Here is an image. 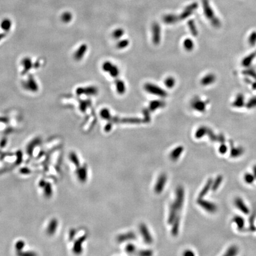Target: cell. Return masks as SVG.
<instances>
[{
	"label": "cell",
	"mask_w": 256,
	"mask_h": 256,
	"mask_svg": "<svg viewBox=\"0 0 256 256\" xmlns=\"http://www.w3.org/2000/svg\"><path fill=\"white\" fill-rule=\"evenodd\" d=\"M178 210L174 206L173 203H172L170 205V214L168 219V222L169 224H172L173 222L174 221L175 219L177 217V212Z\"/></svg>",
	"instance_id": "e0dca14e"
},
{
	"label": "cell",
	"mask_w": 256,
	"mask_h": 256,
	"mask_svg": "<svg viewBox=\"0 0 256 256\" xmlns=\"http://www.w3.org/2000/svg\"><path fill=\"white\" fill-rule=\"evenodd\" d=\"M136 235L133 232H129L126 234H121L117 237V241L118 243H123V241L136 239Z\"/></svg>",
	"instance_id": "7c38bea8"
},
{
	"label": "cell",
	"mask_w": 256,
	"mask_h": 256,
	"mask_svg": "<svg viewBox=\"0 0 256 256\" xmlns=\"http://www.w3.org/2000/svg\"><path fill=\"white\" fill-rule=\"evenodd\" d=\"M164 84L167 88H172L176 84V80L173 77L169 76L165 80Z\"/></svg>",
	"instance_id": "f1b7e54d"
},
{
	"label": "cell",
	"mask_w": 256,
	"mask_h": 256,
	"mask_svg": "<svg viewBox=\"0 0 256 256\" xmlns=\"http://www.w3.org/2000/svg\"><path fill=\"white\" fill-rule=\"evenodd\" d=\"M79 176L80 177V179L82 181H85L86 179V177H87V170L86 169H83L81 170V171L79 174Z\"/></svg>",
	"instance_id": "74e56055"
},
{
	"label": "cell",
	"mask_w": 256,
	"mask_h": 256,
	"mask_svg": "<svg viewBox=\"0 0 256 256\" xmlns=\"http://www.w3.org/2000/svg\"><path fill=\"white\" fill-rule=\"evenodd\" d=\"M191 107L200 112H203L205 110L206 104L205 102L202 101L198 97H195L191 102Z\"/></svg>",
	"instance_id": "ba28073f"
},
{
	"label": "cell",
	"mask_w": 256,
	"mask_h": 256,
	"mask_svg": "<svg viewBox=\"0 0 256 256\" xmlns=\"http://www.w3.org/2000/svg\"><path fill=\"white\" fill-rule=\"evenodd\" d=\"M103 69L105 72H108L110 73V76L112 77L116 78L119 75V69L117 66L112 64L110 62L107 61L104 62L103 65Z\"/></svg>",
	"instance_id": "5b68a950"
},
{
	"label": "cell",
	"mask_w": 256,
	"mask_h": 256,
	"mask_svg": "<svg viewBox=\"0 0 256 256\" xmlns=\"http://www.w3.org/2000/svg\"><path fill=\"white\" fill-rule=\"evenodd\" d=\"M187 24H188V26L189 28L190 31L191 35L194 36H196L198 34V30L196 28V24H195V23L194 20H190L187 22Z\"/></svg>",
	"instance_id": "7402d4cb"
},
{
	"label": "cell",
	"mask_w": 256,
	"mask_h": 256,
	"mask_svg": "<svg viewBox=\"0 0 256 256\" xmlns=\"http://www.w3.org/2000/svg\"><path fill=\"white\" fill-rule=\"evenodd\" d=\"M198 203L202 208L204 209L205 210L210 213H213L216 212L217 210V206L215 203H213L209 201L205 200L203 199V198L198 199Z\"/></svg>",
	"instance_id": "8992f818"
},
{
	"label": "cell",
	"mask_w": 256,
	"mask_h": 256,
	"mask_svg": "<svg viewBox=\"0 0 256 256\" xmlns=\"http://www.w3.org/2000/svg\"><path fill=\"white\" fill-rule=\"evenodd\" d=\"M163 21L168 24H174L177 21H179L177 16L174 14H167L163 17Z\"/></svg>",
	"instance_id": "d6986e66"
},
{
	"label": "cell",
	"mask_w": 256,
	"mask_h": 256,
	"mask_svg": "<svg viewBox=\"0 0 256 256\" xmlns=\"http://www.w3.org/2000/svg\"><path fill=\"white\" fill-rule=\"evenodd\" d=\"M206 134L208 135L209 136V138H210V139L212 141H216L218 140V137L213 133V132L212 131V130H210V129L208 128V131H207V133Z\"/></svg>",
	"instance_id": "e575fe53"
},
{
	"label": "cell",
	"mask_w": 256,
	"mask_h": 256,
	"mask_svg": "<svg viewBox=\"0 0 256 256\" xmlns=\"http://www.w3.org/2000/svg\"><path fill=\"white\" fill-rule=\"evenodd\" d=\"M145 90L152 95L159 96L160 97H166L167 93L162 88L152 83H146L143 87Z\"/></svg>",
	"instance_id": "7a4b0ae2"
},
{
	"label": "cell",
	"mask_w": 256,
	"mask_h": 256,
	"mask_svg": "<svg viewBox=\"0 0 256 256\" xmlns=\"http://www.w3.org/2000/svg\"><path fill=\"white\" fill-rule=\"evenodd\" d=\"M183 46L186 50L191 51L194 48V43L191 39L187 38L184 40Z\"/></svg>",
	"instance_id": "d4e9b609"
},
{
	"label": "cell",
	"mask_w": 256,
	"mask_h": 256,
	"mask_svg": "<svg viewBox=\"0 0 256 256\" xmlns=\"http://www.w3.org/2000/svg\"><path fill=\"white\" fill-rule=\"evenodd\" d=\"M123 35H124V30L122 28H117L116 30L114 31L112 33V36L115 39H118L121 38Z\"/></svg>",
	"instance_id": "f546056e"
},
{
	"label": "cell",
	"mask_w": 256,
	"mask_h": 256,
	"mask_svg": "<svg viewBox=\"0 0 256 256\" xmlns=\"http://www.w3.org/2000/svg\"><path fill=\"white\" fill-rule=\"evenodd\" d=\"M112 122H110V123H108L107 124H106V126H105V131H106V132H109V131H110L111 129H112Z\"/></svg>",
	"instance_id": "f6af8a7d"
},
{
	"label": "cell",
	"mask_w": 256,
	"mask_h": 256,
	"mask_svg": "<svg viewBox=\"0 0 256 256\" xmlns=\"http://www.w3.org/2000/svg\"><path fill=\"white\" fill-rule=\"evenodd\" d=\"M116 88L117 92L120 95H123L126 91V86L125 84L122 80H116Z\"/></svg>",
	"instance_id": "ac0fdd59"
},
{
	"label": "cell",
	"mask_w": 256,
	"mask_h": 256,
	"mask_svg": "<svg viewBox=\"0 0 256 256\" xmlns=\"http://www.w3.org/2000/svg\"><path fill=\"white\" fill-rule=\"evenodd\" d=\"M101 116L104 119L107 120H110L112 116L110 115V111L107 109H103L101 111Z\"/></svg>",
	"instance_id": "d6a6232c"
},
{
	"label": "cell",
	"mask_w": 256,
	"mask_h": 256,
	"mask_svg": "<svg viewBox=\"0 0 256 256\" xmlns=\"http://www.w3.org/2000/svg\"><path fill=\"white\" fill-rule=\"evenodd\" d=\"M152 254L153 253L151 250H142L139 253V255L142 256H151Z\"/></svg>",
	"instance_id": "f35d334b"
},
{
	"label": "cell",
	"mask_w": 256,
	"mask_h": 256,
	"mask_svg": "<svg viewBox=\"0 0 256 256\" xmlns=\"http://www.w3.org/2000/svg\"><path fill=\"white\" fill-rule=\"evenodd\" d=\"M56 221H52L51 222H50V226H49V230H48V232H49V233H50V234H52L53 233H54V231H55V227H56Z\"/></svg>",
	"instance_id": "8d00e7d4"
},
{
	"label": "cell",
	"mask_w": 256,
	"mask_h": 256,
	"mask_svg": "<svg viewBox=\"0 0 256 256\" xmlns=\"http://www.w3.org/2000/svg\"><path fill=\"white\" fill-rule=\"evenodd\" d=\"M207 131H208V128L205 127V126L200 127L199 129L196 131L195 133L196 138L198 139L202 138L204 135H205L207 133Z\"/></svg>",
	"instance_id": "484cf974"
},
{
	"label": "cell",
	"mask_w": 256,
	"mask_h": 256,
	"mask_svg": "<svg viewBox=\"0 0 256 256\" xmlns=\"http://www.w3.org/2000/svg\"><path fill=\"white\" fill-rule=\"evenodd\" d=\"M136 247L132 244H129L126 247V251L128 253H133L135 251Z\"/></svg>",
	"instance_id": "d590c367"
},
{
	"label": "cell",
	"mask_w": 256,
	"mask_h": 256,
	"mask_svg": "<svg viewBox=\"0 0 256 256\" xmlns=\"http://www.w3.org/2000/svg\"><path fill=\"white\" fill-rule=\"evenodd\" d=\"M183 255L185 256H193L195 255V253L191 250H186L183 253Z\"/></svg>",
	"instance_id": "ee69618b"
},
{
	"label": "cell",
	"mask_w": 256,
	"mask_h": 256,
	"mask_svg": "<svg viewBox=\"0 0 256 256\" xmlns=\"http://www.w3.org/2000/svg\"><path fill=\"white\" fill-rule=\"evenodd\" d=\"M238 249L237 246H232L230 247L225 253L224 256H236L238 254Z\"/></svg>",
	"instance_id": "83f0119b"
},
{
	"label": "cell",
	"mask_w": 256,
	"mask_h": 256,
	"mask_svg": "<svg viewBox=\"0 0 256 256\" xmlns=\"http://www.w3.org/2000/svg\"><path fill=\"white\" fill-rule=\"evenodd\" d=\"M45 192H46V195L47 196H50V193H51V190H50V186H46V190H45Z\"/></svg>",
	"instance_id": "bcb514c9"
},
{
	"label": "cell",
	"mask_w": 256,
	"mask_h": 256,
	"mask_svg": "<svg viewBox=\"0 0 256 256\" xmlns=\"http://www.w3.org/2000/svg\"><path fill=\"white\" fill-rule=\"evenodd\" d=\"M183 150L184 148L182 146H179L174 150H173L170 155L171 159L173 161H176L180 157L181 154L183 151Z\"/></svg>",
	"instance_id": "9a60e30c"
},
{
	"label": "cell",
	"mask_w": 256,
	"mask_h": 256,
	"mask_svg": "<svg viewBox=\"0 0 256 256\" xmlns=\"http://www.w3.org/2000/svg\"><path fill=\"white\" fill-rule=\"evenodd\" d=\"M227 147L225 144H222L219 148V151L221 154H225L227 152Z\"/></svg>",
	"instance_id": "ab89813d"
},
{
	"label": "cell",
	"mask_w": 256,
	"mask_h": 256,
	"mask_svg": "<svg viewBox=\"0 0 256 256\" xmlns=\"http://www.w3.org/2000/svg\"><path fill=\"white\" fill-rule=\"evenodd\" d=\"M234 203L237 208L241 212H242L243 213L246 215L249 213L250 212L249 209L241 198H239V197L236 198L234 200Z\"/></svg>",
	"instance_id": "8fae6325"
},
{
	"label": "cell",
	"mask_w": 256,
	"mask_h": 256,
	"mask_svg": "<svg viewBox=\"0 0 256 256\" xmlns=\"http://www.w3.org/2000/svg\"><path fill=\"white\" fill-rule=\"evenodd\" d=\"M253 174L256 179V165H254V167H253Z\"/></svg>",
	"instance_id": "c3c4849f"
},
{
	"label": "cell",
	"mask_w": 256,
	"mask_h": 256,
	"mask_svg": "<svg viewBox=\"0 0 256 256\" xmlns=\"http://www.w3.org/2000/svg\"><path fill=\"white\" fill-rule=\"evenodd\" d=\"M142 113H143V116H144V119H143L144 122L148 123L149 122H150L151 118H150V112H149V109H144L142 110Z\"/></svg>",
	"instance_id": "836d02e7"
},
{
	"label": "cell",
	"mask_w": 256,
	"mask_h": 256,
	"mask_svg": "<svg viewBox=\"0 0 256 256\" xmlns=\"http://www.w3.org/2000/svg\"><path fill=\"white\" fill-rule=\"evenodd\" d=\"M244 150L242 148H234L231 150V156L233 158L238 157L243 154Z\"/></svg>",
	"instance_id": "4316f807"
},
{
	"label": "cell",
	"mask_w": 256,
	"mask_h": 256,
	"mask_svg": "<svg viewBox=\"0 0 256 256\" xmlns=\"http://www.w3.org/2000/svg\"><path fill=\"white\" fill-rule=\"evenodd\" d=\"M2 26H4V29H9V28H10L11 26V23L10 21L7 20H6L3 21V23H2Z\"/></svg>",
	"instance_id": "60d3db41"
},
{
	"label": "cell",
	"mask_w": 256,
	"mask_h": 256,
	"mask_svg": "<svg viewBox=\"0 0 256 256\" xmlns=\"http://www.w3.org/2000/svg\"><path fill=\"white\" fill-rule=\"evenodd\" d=\"M71 19V14L68 13H66L65 14H64V15L62 16V19L65 21H68L70 20Z\"/></svg>",
	"instance_id": "7bdbcfd3"
},
{
	"label": "cell",
	"mask_w": 256,
	"mask_h": 256,
	"mask_svg": "<svg viewBox=\"0 0 256 256\" xmlns=\"http://www.w3.org/2000/svg\"><path fill=\"white\" fill-rule=\"evenodd\" d=\"M222 180H223V177L221 175H219V176H217V177L216 178L215 181H213V184H212V186L211 189L213 191H215L217 190V189L219 188V187L220 186Z\"/></svg>",
	"instance_id": "603a6c76"
},
{
	"label": "cell",
	"mask_w": 256,
	"mask_h": 256,
	"mask_svg": "<svg viewBox=\"0 0 256 256\" xmlns=\"http://www.w3.org/2000/svg\"><path fill=\"white\" fill-rule=\"evenodd\" d=\"M233 221L236 223V224L237 225L238 229H242L244 227V224H245V221H244V219H243V217H241L239 215H237V216L234 217Z\"/></svg>",
	"instance_id": "cb8c5ba5"
},
{
	"label": "cell",
	"mask_w": 256,
	"mask_h": 256,
	"mask_svg": "<svg viewBox=\"0 0 256 256\" xmlns=\"http://www.w3.org/2000/svg\"><path fill=\"white\" fill-rule=\"evenodd\" d=\"M180 220V217L179 215H177L173 223V228L171 230V233L173 236H176L178 234Z\"/></svg>",
	"instance_id": "44dd1931"
},
{
	"label": "cell",
	"mask_w": 256,
	"mask_h": 256,
	"mask_svg": "<svg viewBox=\"0 0 256 256\" xmlns=\"http://www.w3.org/2000/svg\"><path fill=\"white\" fill-rule=\"evenodd\" d=\"M129 44V41L127 39H123L121 41H119L117 45H116V47H117L119 49H122L125 47H127Z\"/></svg>",
	"instance_id": "1f68e13d"
},
{
	"label": "cell",
	"mask_w": 256,
	"mask_h": 256,
	"mask_svg": "<svg viewBox=\"0 0 256 256\" xmlns=\"http://www.w3.org/2000/svg\"><path fill=\"white\" fill-rule=\"evenodd\" d=\"M166 181H167V176L165 174H162L158 177L157 182L155 186L154 190L155 193L159 194L162 191Z\"/></svg>",
	"instance_id": "9c48e42d"
},
{
	"label": "cell",
	"mask_w": 256,
	"mask_h": 256,
	"mask_svg": "<svg viewBox=\"0 0 256 256\" xmlns=\"http://www.w3.org/2000/svg\"><path fill=\"white\" fill-rule=\"evenodd\" d=\"M152 41L154 45H158L161 40V28L157 22L153 23L152 25Z\"/></svg>",
	"instance_id": "3957f363"
},
{
	"label": "cell",
	"mask_w": 256,
	"mask_h": 256,
	"mask_svg": "<svg viewBox=\"0 0 256 256\" xmlns=\"http://www.w3.org/2000/svg\"><path fill=\"white\" fill-rule=\"evenodd\" d=\"M202 5L206 17L210 21L213 26L219 27L221 25V22L215 16L213 9L210 7L209 0H202Z\"/></svg>",
	"instance_id": "6da1fadb"
},
{
	"label": "cell",
	"mask_w": 256,
	"mask_h": 256,
	"mask_svg": "<svg viewBox=\"0 0 256 256\" xmlns=\"http://www.w3.org/2000/svg\"><path fill=\"white\" fill-rule=\"evenodd\" d=\"M255 179L256 178H255L254 174H250V173L245 174L244 177V181H246V183H248V184L253 183L255 180Z\"/></svg>",
	"instance_id": "4dcf8cb0"
},
{
	"label": "cell",
	"mask_w": 256,
	"mask_h": 256,
	"mask_svg": "<svg viewBox=\"0 0 256 256\" xmlns=\"http://www.w3.org/2000/svg\"><path fill=\"white\" fill-rule=\"evenodd\" d=\"M23 243L22 242V241H20L19 243H18L17 244V245H16V248L18 249V250H21L22 248H23Z\"/></svg>",
	"instance_id": "7dc6e473"
},
{
	"label": "cell",
	"mask_w": 256,
	"mask_h": 256,
	"mask_svg": "<svg viewBox=\"0 0 256 256\" xmlns=\"http://www.w3.org/2000/svg\"><path fill=\"white\" fill-rule=\"evenodd\" d=\"M144 122L143 119L136 117H129V118H121L120 123H131V124H139Z\"/></svg>",
	"instance_id": "ffe728a7"
},
{
	"label": "cell",
	"mask_w": 256,
	"mask_h": 256,
	"mask_svg": "<svg viewBox=\"0 0 256 256\" xmlns=\"http://www.w3.org/2000/svg\"><path fill=\"white\" fill-rule=\"evenodd\" d=\"M165 106V103L164 101L162 100H154L150 102V105H149V110L151 111V112H154L155 110L159 109V108H161Z\"/></svg>",
	"instance_id": "4fadbf2b"
},
{
	"label": "cell",
	"mask_w": 256,
	"mask_h": 256,
	"mask_svg": "<svg viewBox=\"0 0 256 256\" xmlns=\"http://www.w3.org/2000/svg\"><path fill=\"white\" fill-rule=\"evenodd\" d=\"M139 229H140L141 233L143 236V238L145 242L148 244H151L153 241V239H152V237L148 231V228L147 227V226L145 224H141L140 225Z\"/></svg>",
	"instance_id": "30bf717a"
},
{
	"label": "cell",
	"mask_w": 256,
	"mask_h": 256,
	"mask_svg": "<svg viewBox=\"0 0 256 256\" xmlns=\"http://www.w3.org/2000/svg\"><path fill=\"white\" fill-rule=\"evenodd\" d=\"M213 180L212 179H209L207 183H206L204 187L201 190L199 195V198L198 199H202L208 192L209 190L212 188V186L213 184Z\"/></svg>",
	"instance_id": "5bb4252c"
},
{
	"label": "cell",
	"mask_w": 256,
	"mask_h": 256,
	"mask_svg": "<svg viewBox=\"0 0 256 256\" xmlns=\"http://www.w3.org/2000/svg\"><path fill=\"white\" fill-rule=\"evenodd\" d=\"M216 77L213 74H209L206 76H205L202 80H201V84L203 85L206 86L212 84L215 81Z\"/></svg>",
	"instance_id": "2e32d148"
},
{
	"label": "cell",
	"mask_w": 256,
	"mask_h": 256,
	"mask_svg": "<svg viewBox=\"0 0 256 256\" xmlns=\"http://www.w3.org/2000/svg\"><path fill=\"white\" fill-rule=\"evenodd\" d=\"M71 158L73 160V162L75 163L76 165H78L79 164V162H78V160L76 155V154H72L71 155Z\"/></svg>",
	"instance_id": "b9f144b4"
},
{
	"label": "cell",
	"mask_w": 256,
	"mask_h": 256,
	"mask_svg": "<svg viewBox=\"0 0 256 256\" xmlns=\"http://www.w3.org/2000/svg\"><path fill=\"white\" fill-rule=\"evenodd\" d=\"M184 189L182 187H179L176 190V199L173 203L177 210L181 209L184 201Z\"/></svg>",
	"instance_id": "52a82bcc"
},
{
	"label": "cell",
	"mask_w": 256,
	"mask_h": 256,
	"mask_svg": "<svg viewBox=\"0 0 256 256\" xmlns=\"http://www.w3.org/2000/svg\"><path fill=\"white\" fill-rule=\"evenodd\" d=\"M198 7V4L197 2H194L190 5H189L184 9V11L180 14L179 16H177L178 20L179 21L183 20L189 17L191 15L193 11L195 9H197Z\"/></svg>",
	"instance_id": "277c9868"
}]
</instances>
